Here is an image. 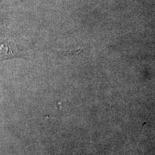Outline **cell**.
Here are the masks:
<instances>
[{
  "label": "cell",
  "instance_id": "obj_1",
  "mask_svg": "<svg viewBox=\"0 0 155 155\" xmlns=\"http://www.w3.org/2000/svg\"><path fill=\"white\" fill-rule=\"evenodd\" d=\"M22 53V50H19L17 45L12 39L0 37V61L21 56Z\"/></svg>",
  "mask_w": 155,
  "mask_h": 155
}]
</instances>
